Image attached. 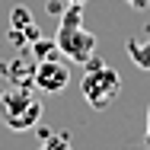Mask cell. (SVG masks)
<instances>
[{
  "mask_svg": "<svg viewBox=\"0 0 150 150\" xmlns=\"http://www.w3.org/2000/svg\"><path fill=\"white\" fill-rule=\"evenodd\" d=\"M54 45L67 61H77V64H90L96 54V35L83 29V6L77 3H67L64 16H61L58 35H54Z\"/></svg>",
  "mask_w": 150,
  "mask_h": 150,
  "instance_id": "cell-1",
  "label": "cell"
},
{
  "mask_svg": "<svg viewBox=\"0 0 150 150\" xmlns=\"http://www.w3.org/2000/svg\"><path fill=\"white\" fill-rule=\"evenodd\" d=\"M0 121L10 131H29L42 121V102L26 86H10L0 93Z\"/></svg>",
  "mask_w": 150,
  "mask_h": 150,
  "instance_id": "cell-2",
  "label": "cell"
},
{
  "mask_svg": "<svg viewBox=\"0 0 150 150\" xmlns=\"http://www.w3.org/2000/svg\"><path fill=\"white\" fill-rule=\"evenodd\" d=\"M93 67H86V74H83V80H80V93H83V99L90 102L96 112H102V109H109L115 99H118L121 93V77L115 67H109V64H102V61H90Z\"/></svg>",
  "mask_w": 150,
  "mask_h": 150,
  "instance_id": "cell-3",
  "label": "cell"
},
{
  "mask_svg": "<svg viewBox=\"0 0 150 150\" xmlns=\"http://www.w3.org/2000/svg\"><path fill=\"white\" fill-rule=\"evenodd\" d=\"M32 83L38 93H64L70 86V67L58 58H42L32 70Z\"/></svg>",
  "mask_w": 150,
  "mask_h": 150,
  "instance_id": "cell-4",
  "label": "cell"
},
{
  "mask_svg": "<svg viewBox=\"0 0 150 150\" xmlns=\"http://www.w3.org/2000/svg\"><path fill=\"white\" fill-rule=\"evenodd\" d=\"M125 51H128V58L134 61V67L150 70V38H128Z\"/></svg>",
  "mask_w": 150,
  "mask_h": 150,
  "instance_id": "cell-5",
  "label": "cell"
},
{
  "mask_svg": "<svg viewBox=\"0 0 150 150\" xmlns=\"http://www.w3.org/2000/svg\"><path fill=\"white\" fill-rule=\"evenodd\" d=\"M13 19V32H19V29H26V32H35V23H32V10L29 6H13V13H10Z\"/></svg>",
  "mask_w": 150,
  "mask_h": 150,
  "instance_id": "cell-6",
  "label": "cell"
},
{
  "mask_svg": "<svg viewBox=\"0 0 150 150\" xmlns=\"http://www.w3.org/2000/svg\"><path fill=\"white\" fill-rule=\"evenodd\" d=\"M38 150H74V147H70V141H67L64 134H48V137L38 144Z\"/></svg>",
  "mask_w": 150,
  "mask_h": 150,
  "instance_id": "cell-7",
  "label": "cell"
},
{
  "mask_svg": "<svg viewBox=\"0 0 150 150\" xmlns=\"http://www.w3.org/2000/svg\"><path fill=\"white\" fill-rule=\"evenodd\" d=\"M128 6H134V10H150V0H128Z\"/></svg>",
  "mask_w": 150,
  "mask_h": 150,
  "instance_id": "cell-8",
  "label": "cell"
},
{
  "mask_svg": "<svg viewBox=\"0 0 150 150\" xmlns=\"http://www.w3.org/2000/svg\"><path fill=\"white\" fill-rule=\"evenodd\" d=\"M144 144H147V150H150V105H147V131H144Z\"/></svg>",
  "mask_w": 150,
  "mask_h": 150,
  "instance_id": "cell-9",
  "label": "cell"
},
{
  "mask_svg": "<svg viewBox=\"0 0 150 150\" xmlns=\"http://www.w3.org/2000/svg\"><path fill=\"white\" fill-rule=\"evenodd\" d=\"M67 3H77V6H83V3H86V0H67Z\"/></svg>",
  "mask_w": 150,
  "mask_h": 150,
  "instance_id": "cell-10",
  "label": "cell"
}]
</instances>
